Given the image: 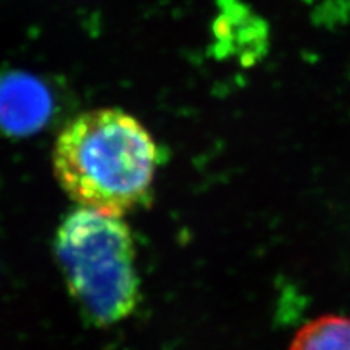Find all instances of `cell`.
I'll return each mask as SVG.
<instances>
[{"instance_id": "obj_1", "label": "cell", "mask_w": 350, "mask_h": 350, "mask_svg": "<svg viewBox=\"0 0 350 350\" xmlns=\"http://www.w3.org/2000/svg\"><path fill=\"white\" fill-rule=\"evenodd\" d=\"M157 165L158 146L149 131L116 108L72 118L53 149L64 193L81 207L120 217L148 199Z\"/></svg>"}, {"instance_id": "obj_2", "label": "cell", "mask_w": 350, "mask_h": 350, "mask_svg": "<svg viewBox=\"0 0 350 350\" xmlns=\"http://www.w3.org/2000/svg\"><path fill=\"white\" fill-rule=\"evenodd\" d=\"M54 250L72 298L92 324L113 325L135 311L140 299L136 251L120 216L81 207L63 219Z\"/></svg>"}, {"instance_id": "obj_3", "label": "cell", "mask_w": 350, "mask_h": 350, "mask_svg": "<svg viewBox=\"0 0 350 350\" xmlns=\"http://www.w3.org/2000/svg\"><path fill=\"white\" fill-rule=\"evenodd\" d=\"M62 114L63 101L53 82L27 70L0 68V137L40 135Z\"/></svg>"}, {"instance_id": "obj_4", "label": "cell", "mask_w": 350, "mask_h": 350, "mask_svg": "<svg viewBox=\"0 0 350 350\" xmlns=\"http://www.w3.org/2000/svg\"><path fill=\"white\" fill-rule=\"evenodd\" d=\"M289 350H350V319L323 315L295 334Z\"/></svg>"}]
</instances>
